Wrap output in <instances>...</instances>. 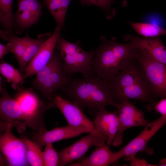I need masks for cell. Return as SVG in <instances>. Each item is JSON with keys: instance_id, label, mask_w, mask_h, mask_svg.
<instances>
[{"instance_id": "obj_1", "label": "cell", "mask_w": 166, "mask_h": 166, "mask_svg": "<svg viewBox=\"0 0 166 166\" xmlns=\"http://www.w3.org/2000/svg\"><path fill=\"white\" fill-rule=\"evenodd\" d=\"M61 90L65 99L82 110L87 108L93 115L107 106L117 107L120 104L113 94L109 82L95 75L82 78L69 77Z\"/></svg>"}, {"instance_id": "obj_2", "label": "cell", "mask_w": 166, "mask_h": 166, "mask_svg": "<svg viewBox=\"0 0 166 166\" xmlns=\"http://www.w3.org/2000/svg\"><path fill=\"white\" fill-rule=\"evenodd\" d=\"M100 39V45L93 50L92 73L109 81L136 58L137 49L132 42L119 43L114 37L101 36Z\"/></svg>"}, {"instance_id": "obj_3", "label": "cell", "mask_w": 166, "mask_h": 166, "mask_svg": "<svg viewBox=\"0 0 166 166\" xmlns=\"http://www.w3.org/2000/svg\"><path fill=\"white\" fill-rule=\"evenodd\" d=\"M108 82L113 94L120 103L125 99H134L150 104L156 102L157 98L136 58Z\"/></svg>"}, {"instance_id": "obj_4", "label": "cell", "mask_w": 166, "mask_h": 166, "mask_svg": "<svg viewBox=\"0 0 166 166\" xmlns=\"http://www.w3.org/2000/svg\"><path fill=\"white\" fill-rule=\"evenodd\" d=\"M56 47L68 75L80 73L85 77L93 75L92 67L93 50L89 52L84 50L78 42H69L64 39L60 34L57 40Z\"/></svg>"}, {"instance_id": "obj_5", "label": "cell", "mask_w": 166, "mask_h": 166, "mask_svg": "<svg viewBox=\"0 0 166 166\" xmlns=\"http://www.w3.org/2000/svg\"><path fill=\"white\" fill-rule=\"evenodd\" d=\"M36 74L34 85L45 96L50 97L53 92L62 88L69 77L58 49H55L49 62Z\"/></svg>"}, {"instance_id": "obj_6", "label": "cell", "mask_w": 166, "mask_h": 166, "mask_svg": "<svg viewBox=\"0 0 166 166\" xmlns=\"http://www.w3.org/2000/svg\"><path fill=\"white\" fill-rule=\"evenodd\" d=\"M166 124V116H163L149 122L138 136L120 150L113 152L112 164L122 157L136 154L139 152L144 151L149 155L152 154L153 150L148 146L147 144L151 138Z\"/></svg>"}, {"instance_id": "obj_7", "label": "cell", "mask_w": 166, "mask_h": 166, "mask_svg": "<svg viewBox=\"0 0 166 166\" xmlns=\"http://www.w3.org/2000/svg\"><path fill=\"white\" fill-rule=\"evenodd\" d=\"M136 60L154 94L161 99L166 96V65L137 49Z\"/></svg>"}, {"instance_id": "obj_8", "label": "cell", "mask_w": 166, "mask_h": 166, "mask_svg": "<svg viewBox=\"0 0 166 166\" xmlns=\"http://www.w3.org/2000/svg\"><path fill=\"white\" fill-rule=\"evenodd\" d=\"M4 133L0 135V151L11 166H28L23 140L16 136L11 132V124L4 123Z\"/></svg>"}, {"instance_id": "obj_9", "label": "cell", "mask_w": 166, "mask_h": 166, "mask_svg": "<svg viewBox=\"0 0 166 166\" xmlns=\"http://www.w3.org/2000/svg\"><path fill=\"white\" fill-rule=\"evenodd\" d=\"M116 108L119 124L112 145L119 146L122 144L123 134L126 129L134 127H144L150 121L145 118L144 112L129 100H123Z\"/></svg>"}, {"instance_id": "obj_10", "label": "cell", "mask_w": 166, "mask_h": 166, "mask_svg": "<svg viewBox=\"0 0 166 166\" xmlns=\"http://www.w3.org/2000/svg\"><path fill=\"white\" fill-rule=\"evenodd\" d=\"M52 100L64 115L69 125L85 128L89 133L107 141V137L96 129L93 122L77 105L56 94H54Z\"/></svg>"}, {"instance_id": "obj_11", "label": "cell", "mask_w": 166, "mask_h": 166, "mask_svg": "<svg viewBox=\"0 0 166 166\" xmlns=\"http://www.w3.org/2000/svg\"><path fill=\"white\" fill-rule=\"evenodd\" d=\"M106 140L89 133L76 142L58 152L59 166H63L80 159L93 146H100Z\"/></svg>"}, {"instance_id": "obj_12", "label": "cell", "mask_w": 166, "mask_h": 166, "mask_svg": "<svg viewBox=\"0 0 166 166\" xmlns=\"http://www.w3.org/2000/svg\"><path fill=\"white\" fill-rule=\"evenodd\" d=\"M0 116L3 123L11 124L19 132H23L27 126L20 107L15 99L11 97L3 88L0 90Z\"/></svg>"}, {"instance_id": "obj_13", "label": "cell", "mask_w": 166, "mask_h": 166, "mask_svg": "<svg viewBox=\"0 0 166 166\" xmlns=\"http://www.w3.org/2000/svg\"><path fill=\"white\" fill-rule=\"evenodd\" d=\"M62 28L57 25L52 34L43 43L27 65L23 76L24 79L36 74L49 62L56 48L57 40Z\"/></svg>"}, {"instance_id": "obj_14", "label": "cell", "mask_w": 166, "mask_h": 166, "mask_svg": "<svg viewBox=\"0 0 166 166\" xmlns=\"http://www.w3.org/2000/svg\"><path fill=\"white\" fill-rule=\"evenodd\" d=\"M18 9L14 18L15 32L22 33L38 21L42 6L38 0H18Z\"/></svg>"}, {"instance_id": "obj_15", "label": "cell", "mask_w": 166, "mask_h": 166, "mask_svg": "<svg viewBox=\"0 0 166 166\" xmlns=\"http://www.w3.org/2000/svg\"><path fill=\"white\" fill-rule=\"evenodd\" d=\"M123 39L132 43L137 49L152 59L166 65V48L159 37L145 38L127 34Z\"/></svg>"}, {"instance_id": "obj_16", "label": "cell", "mask_w": 166, "mask_h": 166, "mask_svg": "<svg viewBox=\"0 0 166 166\" xmlns=\"http://www.w3.org/2000/svg\"><path fill=\"white\" fill-rule=\"evenodd\" d=\"M86 133H89V132L85 128L68 125L56 128L49 131L42 129L37 132H34L33 133V140L41 147L48 143L52 144L59 140L73 138Z\"/></svg>"}, {"instance_id": "obj_17", "label": "cell", "mask_w": 166, "mask_h": 166, "mask_svg": "<svg viewBox=\"0 0 166 166\" xmlns=\"http://www.w3.org/2000/svg\"><path fill=\"white\" fill-rule=\"evenodd\" d=\"M15 99L22 111L27 125L33 126L43 109L41 101L35 93L28 90L21 91Z\"/></svg>"}, {"instance_id": "obj_18", "label": "cell", "mask_w": 166, "mask_h": 166, "mask_svg": "<svg viewBox=\"0 0 166 166\" xmlns=\"http://www.w3.org/2000/svg\"><path fill=\"white\" fill-rule=\"evenodd\" d=\"M93 123L96 129L106 136L108 145H112L119 127V120L117 109L108 111L105 109L95 113Z\"/></svg>"}, {"instance_id": "obj_19", "label": "cell", "mask_w": 166, "mask_h": 166, "mask_svg": "<svg viewBox=\"0 0 166 166\" xmlns=\"http://www.w3.org/2000/svg\"><path fill=\"white\" fill-rule=\"evenodd\" d=\"M113 152L108 145L105 144L97 146L89 156L81 158L77 162L72 163L69 166H107L112 164Z\"/></svg>"}, {"instance_id": "obj_20", "label": "cell", "mask_w": 166, "mask_h": 166, "mask_svg": "<svg viewBox=\"0 0 166 166\" xmlns=\"http://www.w3.org/2000/svg\"><path fill=\"white\" fill-rule=\"evenodd\" d=\"M1 37L5 41H8L7 44L9 52L14 53L18 62L22 57L26 45L28 34L23 38L18 37L14 34H9L4 30H0Z\"/></svg>"}, {"instance_id": "obj_21", "label": "cell", "mask_w": 166, "mask_h": 166, "mask_svg": "<svg viewBox=\"0 0 166 166\" xmlns=\"http://www.w3.org/2000/svg\"><path fill=\"white\" fill-rule=\"evenodd\" d=\"M71 0H44L43 2L57 25L64 26L66 12Z\"/></svg>"}, {"instance_id": "obj_22", "label": "cell", "mask_w": 166, "mask_h": 166, "mask_svg": "<svg viewBox=\"0 0 166 166\" xmlns=\"http://www.w3.org/2000/svg\"><path fill=\"white\" fill-rule=\"evenodd\" d=\"M46 39L41 37L37 39H33L28 35L25 51L22 57L18 62L21 73L23 76L27 65Z\"/></svg>"}, {"instance_id": "obj_23", "label": "cell", "mask_w": 166, "mask_h": 166, "mask_svg": "<svg viewBox=\"0 0 166 166\" xmlns=\"http://www.w3.org/2000/svg\"><path fill=\"white\" fill-rule=\"evenodd\" d=\"M128 23L138 34L145 38H153L166 35V29L156 24L129 21Z\"/></svg>"}, {"instance_id": "obj_24", "label": "cell", "mask_w": 166, "mask_h": 166, "mask_svg": "<svg viewBox=\"0 0 166 166\" xmlns=\"http://www.w3.org/2000/svg\"><path fill=\"white\" fill-rule=\"evenodd\" d=\"M26 148V155L30 165L33 166H44L43 152L36 142L23 138Z\"/></svg>"}, {"instance_id": "obj_25", "label": "cell", "mask_w": 166, "mask_h": 166, "mask_svg": "<svg viewBox=\"0 0 166 166\" xmlns=\"http://www.w3.org/2000/svg\"><path fill=\"white\" fill-rule=\"evenodd\" d=\"M0 72L14 89H17L23 82L24 79L21 73L11 65L2 61L0 64Z\"/></svg>"}, {"instance_id": "obj_26", "label": "cell", "mask_w": 166, "mask_h": 166, "mask_svg": "<svg viewBox=\"0 0 166 166\" xmlns=\"http://www.w3.org/2000/svg\"><path fill=\"white\" fill-rule=\"evenodd\" d=\"M13 0H0V21L4 30L13 31L14 17L12 10Z\"/></svg>"}, {"instance_id": "obj_27", "label": "cell", "mask_w": 166, "mask_h": 166, "mask_svg": "<svg viewBox=\"0 0 166 166\" xmlns=\"http://www.w3.org/2000/svg\"><path fill=\"white\" fill-rule=\"evenodd\" d=\"M83 5L89 6L93 5L101 8L105 14L107 19L113 18L116 13L115 9L112 8L114 3L113 0H79Z\"/></svg>"}, {"instance_id": "obj_28", "label": "cell", "mask_w": 166, "mask_h": 166, "mask_svg": "<svg viewBox=\"0 0 166 166\" xmlns=\"http://www.w3.org/2000/svg\"><path fill=\"white\" fill-rule=\"evenodd\" d=\"M44 166H58L59 161L58 152L55 150L52 143H48L43 152Z\"/></svg>"}, {"instance_id": "obj_29", "label": "cell", "mask_w": 166, "mask_h": 166, "mask_svg": "<svg viewBox=\"0 0 166 166\" xmlns=\"http://www.w3.org/2000/svg\"><path fill=\"white\" fill-rule=\"evenodd\" d=\"M147 108L148 110H154L161 116H166V96L158 102L149 105Z\"/></svg>"}, {"instance_id": "obj_30", "label": "cell", "mask_w": 166, "mask_h": 166, "mask_svg": "<svg viewBox=\"0 0 166 166\" xmlns=\"http://www.w3.org/2000/svg\"><path fill=\"white\" fill-rule=\"evenodd\" d=\"M136 154H133L124 157L125 160L129 161L130 166H155L154 164H149L144 160L137 158L136 156Z\"/></svg>"}, {"instance_id": "obj_31", "label": "cell", "mask_w": 166, "mask_h": 166, "mask_svg": "<svg viewBox=\"0 0 166 166\" xmlns=\"http://www.w3.org/2000/svg\"><path fill=\"white\" fill-rule=\"evenodd\" d=\"M9 52V48L6 45L0 44V58L2 60L4 57Z\"/></svg>"}, {"instance_id": "obj_32", "label": "cell", "mask_w": 166, "mask_h": 166, "mask_svg": "<svg viewBox=\"0 0 166 166\" xmlns=\"http://www.w3.org/2000/svg\"><path fill=\"white\" fill-rule=\"evenodd\" d=\"M128 5V2L126 0H122V5L123 7H125Z\"/></svg>"}]
</instances>
